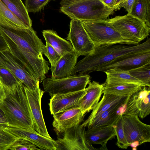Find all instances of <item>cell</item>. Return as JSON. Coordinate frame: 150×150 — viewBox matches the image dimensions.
Masks as SVG:
<instances>
[{"mask_svg":"<svg viewBox=\"0 0 150 150\" xmlns=\"http://www.w3.org/2000/svg\"><path fill=\"white\" fill-rule=\"evenodd\" d=\"M81 22L95 47L104 45L117 44L135 45L123 38L107 20Z\"/></svg>","mask_w":150,"mask_h":150,"instance_id":"cell-6","label":"cell"},{"mask_svg":"<svg viewBox=\"0 0 150 150\" xmlns=\"http://www.w3.org/2000/svg\"><path fill=\"white\" fill-rule=\"evenodd\" d=\"M8 47L6 41L0 34V50L5 49Z\"/></svg>","mask_w":150,"mask_h":150,"instance_id":"cell-41","label":"cell"},{"mask_svg":"<svg viewBox=\"0 0 150 150\" xmlns=\"http://www.w3.org/2000/svg\"><path fill=\"white\" fill-rule=\"evenodd\" d=\"M70 28L67 38L70 42L74 50L79 57L92 54L95 46L92 42L80 21L72 19Z\"/></svg>","mask_w":150,"mask_h":150,"instance_id":"cell-10","label":"cell"},{"mask_svg":"<svg viewBox=\"0 0 150 150\" xmlns=\"http://www.w3.org/2000/svg\"><path fill=\"white\" fill-rule=\"evenodd\" d=\"M0 67L9 70L31 91H35L39 87V81L29 74L8 47L0 50Z\"/></svg>","mask_w":150,"mask_h":150,"instance_id":"cell-9","label":"cell"},{"mask_svg":"<svg viewBox=\"0 0 150 150\" xmlns=\"http://www.w3.org/2000/svg\"><path fill=\"white\" fill-rule=\"evenodd\" d=\"M20 81L9 70L0 67V82L4 87L6 93H10L14 92Z\"/></svg>","mask_w":150,"mask_h":150,"instance_id":"cell-30","label":"cell"},{"mask_svg":"<svg viewBox=\"0 0 150 150\" xmlns=\"http://www.w3.org/2000/svg\"><path fill=\"white\" fill-rule=\"evenodd\" d=\"M133 77L150 86V63L128 71Z\"/></svg>","mask_w":150,"mask_h":150,"instance_id":"cell-31","label":"cell"},{"mask_svg":"<svg viewBox=\"0 0 150 150\" xmlns=\"http://www.w3.org/2000/svg\"><path fill=\"white\" fill-rule=\"evenodd\" d=\"M43 54L48 58L51 67L54 66L61 57L56 50L47 43H46Z\"/></svg>","mask_w":150,"mask_h":150,"instance_id":"cell-35","label":"cell"},{"mask_svg":"<svg viewBox=\"0 0 150 150\" xmlns=\"http://www.w3.org/2000/svg\"><path fill=\"white\" fill-rule=\"evenodd\" d=\"M148 63H150V51L121 57L99 66L94 71L105 72L115 68L127 71Z\"/></svg>","mask_w":150,"mask_h":150,"instance_id":"cell-15","label":"cell"},{"mask_svg":"<svg viewBox=\"0 0 150 150\" xmlns=\"http://www.w3.org/2000/svg\"><path fill=\"white\" fill-rule=\"evenodd\" d=\"M135 1V0H125L118 6L117 10L123 7L127 11L128 13H129Z\"/></svg>","mask_w":150,"mask_h":150,"instance_id":"cell-37","label":"cell"},{"mask_svg":"<svg viewBox=\"0 0 150 150\" xmlns=\"http://www.w3.org/2000/svg\"><path fill=\"white\" fill-rule=\"evenodd\" d=\"M24 89L30 109L35 130L41 135L52 138L45 122L41 106L42 98L44 91L40 87L32 91L24 85Z\"/></svg>","mask_w":150,"mask_h":150,"instance_id":"cell-14","label":"cell"},{"mask_svg":"<svg viewBox=\"0 0 150 150\" xmlns=\"http://www.w3.org/2000/svg\"><path fill=\"white\" fill-rule=\"evenodd\" d=\"M129 96H122L104 93L101 100L93 110L88 118L80 125V126L86 127L94 118L114 106L120 104H126Z\"/></svg>","mask_w":150,"mask_h":150,"instance_id":"cell-21","label":"cell"},{"mask_svg":"<svg viewBox=\"0 0 150 150\" xmlns=\"http://www.w3.org/2000/svg\"><path fill=\"white\" fill-rule=\"evenodd\" d=\"M0 33L7 36L21 50L38 57L43 58V52L45 45L32 27L15 29L0 25Z\"/></svg>","mask_w":150,"mask_h":150,"instance_id":"cell-4","label":"cell"},{"mask_svg":"<svg viewBox=\"0 0 150 150\" xmlns=\"http://www.w3.org/2000/svg\"><path fill=\"white\" fill-rule=\"evenodd\" d=\"M11 150H37L39 148L34 144L24 139L19 138L11 146Z\"/></svg>","mask_w":150,"mask_h":150,"instance_id":"cell-36","label":"cell"},{"mask_svg":"<svg viewBox=\"0 0 150 150\" xmlns=\"http://www.w3.org/2000/svg\"><path fill=\"white\" fill-rule=\"evenodd\" d=\"M107 20L123 38L132 42L134 45L139 44L149 35L150 27L130 14L117 16Z\"/></svg>","mask_w":150,"mask_h":150,"instance_id":"cell-5","label":"cell"},{"mask_svg":"<svg viewBox=\"0 0 150 150\" xmlns=\"http://www.w3.org/2000/svg\"><path fill=\"white\" fill-rule=\"evenodd\" d=\"M18 139L4 128L0 127V150L9 149Z\"/></svg>","mask_w":150,"mask_h":150,"instance_id":"cell-33","label":"cell"},{"mask_svg":"<svg viewBox=\"0 0 150 150\" xmlns=\"http://www.w3.org/2000/svg\"><path fill=\"white\" fill-rule=\"evenodd\" d=\"M117 141L116 144L119 148L127 149L129 146L127 141L123 127V120L122 114L115 126Z\"/></svg>","mask_w":150,"mask_h":150,"instance_id":"cell-32","label":"cell"},{"mask_svg":"<svg viewBox=\"0 0 150 150\" xmlns=\"http://www.w3.org/2000/svg\"><path fill=\"white\" fill-rule=\"evenodd\" d=\"M85 135L89 143L101 144L102 147L100 149L107 150V142L115 138L116 133L115 126H110L88 129Z\"/></svg>","mask_w":150,"mask_h":150,"instance_id":"cell-20","label":"cell"},{"mask_svg":"<svg viewBox=\"0 0 150 150\" xmlns=\"http://www.w3.org/2000/svg\"><path fill=\"white\" fill-rule=\"evenodd\" d=\"M150 86H143L139 91L129 95L126 108L122 114L136 115L144 119L150 112Z\"/></svg>","mask_w":150,"mask_h":150,"instance_id":"cell-13","label":"cell"},{"mask_svg":"<svg viewBox=\"0 0 150 150\" xmlns=\"http://www.w3.org/2000/svg\"><path fill=\"white\" fill-rule=\"evenodd\" d=\"M9 126L7 120L3 112L0 109V127L3 128Z\"/></svg>","mask_w":150,"mask_h":150,"instance_id":"cell-38","label":"cell"},{"mask_svg":"<svg viewBox=\"0 0 150 150\" xmlns=\"http://www.w3.org/2000/svg\"><path fill=\"white\" fill-rule=\"evenodd\" d=\"M8 8L27 27H32V21L21 0H1Z\"/></svg>","mask_w":150,"mask_h":150,"instance_id":"cell-26","label":"cell"},{"mask_svg":"<svg viewBox=\"0 0 150 150\" xmlns=\"http://www.w3.org/2000/svg\"><path fill=\"white\" fill-rule=\"evenodd\" d=\"M86 93L85 89L70 93L57 94L52 97L49 103L51 114L53 115L70 109L76 108Z\"/></svg>","mask_w":150,"mask_h":150,"instance_id":"cell-18","label":"cell"},{"mask_svg":"<svg viewBox=\"0 0 150 150\" xmlns=\"http://www.w3.org/2000/svg\"><path fill=\"white\" fill-rule=\"evenodd\" d=\"M143 87L139 84L132 83L103 86V93L119 96H128L139 91Z\"/></svg>","mask_w":150,"mask_h":150,"instance_id":"cell-28","label":"cell"},{"mask_svg":"<svg viewBox=\"0 0 150 150\" xmlns=\"http://www.w3.org/2000/svg\"><path fill=\"white\" fill-rule=\"evenodd\" d=\"M78 56L74 50L64 54L54 67H51V77L59 79L68 77L77 63Z\"/></svg>","mask_w":150,"mask_h":150,"instance_id":"cell-22","label":"cell"},{"mask_svg":"<svg viewBox=\"0 0 150 150\" xmlns=\"http://www.w3.org/2000/svg\"><path fill=\"white\" fill-rule=\"evenodd\" d=\"M85 128L81 127L79 124L66 130L60 134L62 136L56 140L58 145L57 150L97 149L87 140Z\"/></svg>","mask_w":150,"mask_h":150,"instance_id":"cell-11","label":"cell"},{"mask_svg":"<svg viewBox=\"0 0 150 150\" xmlns=\"http://www.w3.org/2000/svg\"><path fill=\"white\" fill-rule=\"evenodd\" d=\"M52 125L58 135L66 130L79 125L83 121L84 115L79 108H74L53 115Z\"/></svg>","mask_w":150,"mask_h":150,"instance_id":"cell-17","label":"cell"},{"mask_svg":"<svg viewBox=\"0 0 150 150\" xmlns=\"http://www.w3.org/2000/svg\"><path fill=\"white\" fill-rule=\"evenodd\" d=\"M6 95V92L5 89L0 82V105L5 98Z\"/></svg>","mask_w":150,"mask_h":150,"instance_id":"cell-39","label":"cell"},{"mask_svg":"<svg viewBox=\"0 0 150 150\" xmlns=\"http://www.w3.org/2000/svg\"><path fill=\"white\" fill-rule=\"evenodd\" d=\"M114 106L94 118L86 126L88 129L107 126H115L120 116L117 111L122 105Z\"/></svg>","mask_w":150,"mask_h":150,"instance_id":"cell-23","label":"cell"},{"mask_svg":"<svg viewBox=\"0 0 150 150\" xmlns=\"http://www.w3.org/2000/svg\"><path fill=\"white\" fill-rule=\"evenodd\" d=\"M51 0H25V6L28 13H35L44 8Z\"/></svg>","mask_w":150,"mask_h":150,"instance_id":"cell-34","label":"cell"},{"mask_svg":"<svg viewBox=\"0 0 150 150\" xmlns=\"http://www.w3.org/2000/svg\"><path fill=\"white\" fill-rule=\"evenodd\" d=\"M89 74L71 75L54 79L51 77L42 81L44 91L51 97L57 94L70 93L84 90L91 81Z\"/></svg>","mask_w":150,"mask_h":150,"instance_id":"cell-8","label":"cell"},{"mask_svg":"<svg viewBox=\"0 0 150 150\" xmlns=\"http://www.w3.org/2000/svg\"><path fill=\"white\" fill-rule=\"evenodd\" d=\"M88 84V87L85 89L86 93L76 108H80L84 115L95 107L103 93V84H100L94 81L92 82L90 81Z\"/></svg>","mask_w":150,"mask_h":150,"instance_id":"cell-19","label":"cell"},{"mask_svg":"<svg viewBox=\"0 0 150 150\" xmlns=\"http://www.w3.org/2000/svg\"><path fill=\"white\" fill-rule=\"evenodd\" d=\"M60 11L71 19L81 22L106 20L114 9L100 0H62Z\"/></svg>","mask_w":150,"mask_h":150,"instance_id":"cell-3","label":"cell"},{"mask_svg":"<svg viewBox=\"0 0 150 150\" xmlns=\"http://www.w3.org/2000/svg\"><path fill=\"white\" fill-rule=\"evenodd\" d=\"M105 73L106 75V79L103 86H111L121 84L135 83L143 86H147L140 80L132 76L127 71L117 68L108 70Z\"/></svg>","mask_w":150,"mask_h":150,"instance_id":"cell-24","label":"cell"},{"mask_svg":"<svg viewBox=\"0 0 150 150\" xmlns=\"http://www.w3.org/2000/svg\"><path fill=\"white\" fill-rule=\"evenodd\" d=\"M24 85L20 81L14 92L6 93L5 98L0 105V109L4 112L9 126L35 132H37Z\"/></svg>","mask_w":150,"mask_h":150,"instance_id":"cell-2","label":"cell"},{"mask_svg":"<svg viewBox=\"0 0 150 150\" xmlns=\"http://www.w3.org/2000/svg\"><path fill=\"white\" fill-rule=\"evenodd\" d=\"M4 129L18 138L30 142L40 150H57L58 145L56 140L42 136L37 132H33L24 129L9 126Z\"/></svg>","mask_w":150,"mask_h":150,"instance_id":"cell-16","label":"cell"},{"mask_svg":"<svg viewBox=\"0 0 150 150\" xmlns=\"http://www.w3.org/2000/svg\"><path fill=\"white\" fill-rule=\"evenodd\" d=\"M149 11H150V0H145Z\"/></svg>","mask_w":150,"mask_h":150,"instance_id":"cell-43","label":"cell"},{"mask_svg":"<svg viewBox=\"0 0 150 150\" xmlns=\"http://www.w3.org/2000/svg\"><path fill=\"white\" fill-rule=\"evenodd\" d=\"M123 127L129 146L150 142V126L142 122L136 115H122Z\"/></svg>","mask_w":150,"mask_h":150,"instance_id":"cell-12","label":"cell"},{"mask_svg":"<svg viewBox=\"0 0 150 150\" xmlns=\"http://www.w3.org/2000/svg\"><path fill=\"white\" fill-rule=\"evenodd\" d=\"M129 14L150 27V11L148 10L145 0H135Z\"/></svg>","mask_w":150,"mask_h":150,"instance_id":"cell-29","label":"cell"},{"mask_svg":"<svg viewBox=\"0 0 150 150\" xmlns=\"http://www.w3.org/2000/svg\"><path fill=\"white\" fill-rule=\"evenodd\" d=\"M0 25L15 29L28 28L0 0Z\"/></svg>","mask_w":150,"mask_h":150,"instance_id":"cell-27","label":"cell"},{"mask_svg":"<svg viewBox=\"0 0 150 150\" xmlns=\"http://www.w3.org/2000/svg\"><path fill=\"white\" fill-rule=\"evenodd\" d=\"M150 51V38L135 45L117 44L95 47L93 52L77 62L71 75L89 74L99 66L124 56Z\"/></svg>","mask_w":150,"mask_h":150,"instance_id":"cell-1","label":"cell"},{"mask_svg":"<svg viewBox=\"0 0 150 150\" xmlns=\"http://www.w3.org/2000/svg\"><path fill=\"white\" fill-rule=\"evenodd\" d=\"M42 33L46 43L52 47L61 57L74 51L71 42L60 37L55 31L51 30H44Z\"/></svg>","mask_w":150,"mask_h":150,"instance_id":"cell-25","label":"cell"},{"mask_svg":"<svg viewBox=\"0 0 150 150\" xmlns=\"http://www.w3.org/2000/svg\"><path fill=\"white\" fill-rule=\"evenodd\" d=\"M6 41L11 52L23 64L29 74L42 82L46 78L50 68L48 62L32 54L21 50L8 38L0 33Z\"/></svg>","mask_w":150,"mask_h":150,"instance_id":"cell-7","label":"cell"},{"mask_svg":"<svg viewBox=\"0 0 150 150\" xmlns=\"http://www.w3.org/2000/svg\"><path fill=\"white\" fill-rule=\"evenodd\" d=\"M103 3L115 11V4L116 0H100Z\"/></svg>","mask_w":150,"mask_h":150,"instance_id":"cell-40","label":"cell"},{"mask_svg":"<svg viewBox=\"0 0 150 150\" xmlns=\"http://www.w3.org/2000/svg\"><path fill=\"white\" fill-rule=\"evenodd\" d=\"M125 0H116L115 4V11L117 10L118 6Z\"/></svg>","mask_w":150,"mask_h":150,"instance_id":"cell-42","label":"cell"}]
</instances>
